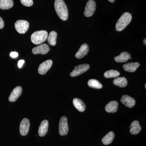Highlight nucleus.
<instances>
[{"label": "nucleus", "instance_id": "obj_13", "mask_svg": "<svg viewBox=\"0 0 146 146\" xmlns=\"http://www.w3.org/2000/svg\"><path fill=\"white\" fill-rule=\"evenodd\" d=\"M89 51V47L86 44L81 45L78 52L76 53L75 57L78 59H81L84 57Z\"/></svg>", "mask_w": 146, "mask_h": 146}, {"label": "nucleus", "instance_id": "obj_4", "mask_svg": "<svg viewBox=\"0 0 146 146\" xmlns=\"http://www.w3.org/2000/svg\"><path fill=\"white\" fill-rule=\"evenodd\" d=\"M29 27V24L28 21L24 20H18L15 24L16 30L20 34H24L27 31Z\"/></svg>", "mask_w": 146, "mask_h": 146}, {"label": "nucleus", "instance_id": "obj_28", "mask_svg": "<svg viewBox=\"0 0 146 146\" xmlns=\"http://www.w3.org/2000/svg\"><path fill=\"white\" fill-rule=\"evenodd\" d=\"M25 60H19L18 62V67L19 68H22L23 65L25 63Z\"/></svg>", "mask_w": 146, "mask_h": 146}, {"label": "nucleus", "instance_id": "obj_24", "mask_svg": "<svg viewBox=\"0 0 146 146\" xmlns=\"http://www.w3.org/2000/svg\"><path fill=\"white\" fill-rule=\"evenodd\" d=\"M88 85L91 88L96 89H101L102 88V85L99 81L96 79H91L88 82Z\"/></svg>", "mask_w": 146, "mask_h": 146}, {"label": "nucleus", "instance_id": "obj_2", "mask_svg": "<svg viewBox=\"0 0 146 146\" xmlns=\"http://www.w3.org/2000/svg\"><path fill=\"white\" fill-rule=\"evenodd\" d=\"M132 19L131 14L125 12L121 16L116 25V29L117 31H121L130 23Z\"/></svg>", "mask_w": 146, "mask_h": 146}, {"label": "nucleus", "instance_id": "obj_27", "mask_svg": "<svg viewBox=\"0 0 146 146\" xmlns=\"http://www.w3.org/2000/svg\"><path fill=\"white\" fill-rule=\"evenodd\" d=\"M10 55L11 57L13 58H15L18 57V52H11Z\"/></svg>", "mask_w": 146, "mask_h": 146}, {"label": "nucleus", "instance_id": "obj_25", "mask_svg": "<svg viewBox=\"0 0 146 146\" xmlns=\"http://www.w3.org/2000/svg\"><path fill=\"white\" fill-rule=\"evenodd\" d=\"M119 75L120 73L115 70H110L106 71L104 74V76L106 78H117Z\"/></svg>", "mask_w": 146, "mask_h": 146}, {"label": "nucleus", "instance_id": "obj_32", "mask_svg": "<svg viewBox=\"0 0 146 146\" xmlns=\"http://www.w3.org/2000/svg\"><path fill=\"white\" fill-rule=\"evenodd\" d=\"M145 89H146V84H145Z\"/></svg>", "mask_w": 146, "mask_h": 146}, {"label": "nucleus", "instance_id": "obj_8", "mask_svg": "<svg viewBox=\"0 0 146 146\" xmlns=\"http://www.w3.org/2000/svg\"><path fill=\"white\" fill-rule=\"evenodd\" d=\"M50 50V48L48 45L44 44L35 47L32 49V53L34 54H46Z\"/></svg>", "mask_w": 146, "mask_h": 146}, {"label": "nucleus", "instance_id": "obj_31", "mask_svg": "<svg viewBox=\"0 0 146 146\" xmlns=\"http://www.w3.org/2000/svg\"><path fill=\"white\" fill-rule=\"evenodd\" d=\"M108 1L110 3H113L115 1V0H108Z\"/></svg>", "mask_w": 146, "mask_h": 146}, {"label": "nucleus", "instance_id": "obj_1", "mask_svg": "<svg viewBox=\"0 0 146 146\" xmlns=\"http://www.w3.org/2000/svg\"><path fill=\"white\" fill-rule=\"evenodd\" d=\"M54 8L58 16L62 21H65L68 18V11L63 0H55Z\"/></svg>", "mask_w": 146, "mask_h": 146}, {"label": "nucleus", "instance_id": "obj_21", "mask_svg": "<svg viewBox=\"0 0 146 146\" xmlns=\"http://www.w3.org/2000/svg\"><path fill=\"white\" fill-rule=\"evenodd\" d=\"M113 83L116 86L121 88L125 87L127 85V80L124 77L115 78L113 80Z\"/></svg>", "mask_w": 146, "mask_h": 146}, {"label": "nucleus", "instance_id": "obj_15", "mask_svg": "<svg viewBox=\"0 0 146 146\" xmlns=\"http://www.w3.org/2000/svg\"><path fill=\"white\" fill-rule=\"evenodd\" d=\"M131 57L130 54L127 52H123L118 56L115 58V60L117 63H124L127 62Z\"/></svg>", "mask_w": 146, "mask_h": 146}, {"label": "nucleus", "instance_id": "obj_26", "mask_svg": "<svg viewBox=\"0 0 146 146\" xmlns=\"http://www.w3.org/2000/svg\"><path fill=\"white\" fill-rule=\"evenodd\" d=\"M21 3L24 6L26 7H31L33 3V0H20Z\"/></svg>", "mask_w": 146, "mask_h": 146}, {"label": "nucleus", "instance_id": "obj_12", "mask_svg": "<svg viewBox=\"0 0 146 146\" xmlns=\"http://www.w3.org/2000/svg\"><path fill=\"white\" fill-rule=\"evenodd\" d=\"M23 89L22 87L20 86H18L14 88L11 93L9 101L10 102H16L19 97L22 94Z\"/></svg>", "mask_w": 146, "mask_h": 146}, {"label": "nucleus", "instance_id": "obj_22", "mask_svg": "<svg viewBox=\"0 0 146 146\" xmlns=\"http://www.w3.org/2000/svg\"><path fill=\"white\" fill-rule=\"evenodd\" d=\"M13 5V0H0V9L6 10L12 8Z\"/></svg>", "mask_w": 146, "mask_h": 146}, {"label": "nucleus", "instance_id": "obj_9", "mask_svg": "<svg viewBox=\"0 0 146 146\" xmlns=\"http://www.w3.org/2000/svg\"><path fill=\"white\" fill-rule=\"evenodd\" d=\"M52 65V61L51 60H48L43 62L39 65L38 72L42 75L45 74L50 69Z\"/></svg>", "mask_w": 146, "mask_h": 146}, {"label": "nucleus", "instance_id": "obj_19", "mask_svg": "<svg viewBox=\"0 0 146 146\" xmlns=\"http://www.w3.org/2000/svg\"><path fill=\"white\" fill-rule=\"evenodd\" d=\"M130 132L132 135H136L140 133L142 129V127L138 121H133L131 124Z\"/></svg>", "mask_w": 146, "mask_h": 146}, {"label": "nucleus", "instance_id": "obj_33", "mask_svg": "<svg viewBox=\"0 0 146 146\" xmlns=\"http://www.w3.org/2000/svg\"><path fill=\"white\" fill-rule=\"evenodd\" d=\"M129 127L130 128H131V126H130Z\"/></svg>", "mask_w": 146, "mask_h": 146}, {"label": "nucleus", "instance_id": "obj_11", "mask_svg": "<svg viewBox=\"0 0 146 146\" xmlns=\"http://www.w3.org/2000/svg\"><path fill=\"white\" fill-rule=\"evenodd\" d=\"M121 101L122 103L129 108H132L136 104V101L128 95H124L121 97Z\"/></svg>", "mask_w": 146, "mask_h": 146}, {"label": "nucleus", "instance_id": "obj_14", "mask_svg": "<svg viewBox=\"0 0 146 146\" xmlns=\"http://www.w3.org/2000/svg\"><path fill=\"white\" fill-rule=\"evenodd\" d=\"M49 123L48 120H43L39 126L38 134L41 137L45 136L48 132Z\"/></svg>", "mask_w": 146, "mask_h": 146}, {"label": "nucleus", "instance_id": "obj_30", "mask_svg": "<svg viewBox=\"0 0 146 146\" xmlns=\"http://www.w3.org/2000/svg\"><path fill=\"white\" fill-rule=\"evenodd\" d=\"M146 38H145V39H144V41H143V43H144V44L145 45V46H146Z\"/></svg>", "mask_w": 146, "mask_h": 146}, {"label": "nucleus", "instance_id": "obj_3", "mask_svg": "<svg viewBox=\"0 0 146 146\" xmlns=\"http://www.w3.org/2000/svg\"><path fill=\"white\" fill-rule=\"evenodd\" d=\"M48 36V32L46 31H39L35 32L32 34L31 39L32 42L35 45L42 44L46 40Z\"/></svg>", "mask_w": 146, "mask_h": 146}, {"label": "nucleus", "instance_id": "obj_29", "mask_svg": "<svg viewBox=\"0 0 146 146\" xmlns=\"http://www.w3.org/2000/svg\"><path fill=\"white\" fill-rule=\"evenodd\" d=\"M4 26V23L2 18L0 17V29H3Z\"/></svg>", "mask_w": 146, "mask_h": 146}, {"label": "nucleus", "instance_id": "obj_20", "mask_svg": "<svg viewBox=\"0 0 146 146\" xmlns=\"http://www.w3.org/2000/svg\"><path fill=\"white\" fill-rule=\"evenodd\" d=\"M115 136V133L113 131H110L102 139L103 144L106 145L111 144L114 140Z\"/></svg>", "mask_w": 146, "mask_h": 146}, {"label": "nucleus", "instance_id": "obj_10", "mask_svg": "<svg viewBox=\"0 0 146 146\" xmlns=\"http://www.w3.org/2000/svg\"><path fill=\"white\" fill-rule=\"evenodd\" d=\"M29 128V121L27 118H24L20 124V131L21 135L23 136L27 135L28 133Z\"/></svg>", "mask_w": 146, "mask_h": 146}, {"label": "nucleus", "instance_id": "obj_5", "mask_svg": "<svg viewBox=\"0 0 146 146\" xmlns=\"http://www.w3.org/2000/svg\"><path fill=\"white\" fill-rule=\"evenodd\" d=\"M90 68V65L88 64L79 65L75 67L74 69L70 74V76L72 77L77 76L85 72Z\"/></svg>", "mask_w": 146, "mask_h": 146}, {"label": "nucleus", "instance_id": "obj_23", "mask_svg": "<svg viewBox=\"0 0 146 146\" xmlns=\"http://www.w3.org/2000/svg\"><path fill=\"white\" fill-rule=\"evenodd\" d=\"M57 34L54 31H52L48 35V42L50 45L52 46H55L56 44V39H57Z\"/></svg>", "mask_w": 146, "mask_h": 146}, {"label": "nucleus", "instance_id": "obj_7", "mask_svg": "<svg viewBox=\"0 0 146 146\" xmlns=\"http://www.w3.org/2000/svg\"><path fill=\"white\" fill-rule=\"evenodd\" d=\"M69 131L68 119L66 117L60 118L59 123V133L60 136H64L68 134Z\"/></svg>", "mask_w": 146, "mask_h": 146}, {"label": "nucleus", "instance_id": "obj_16", "mask_svg": "<svg viewBox=\"0 0 146 146\" xmlns=\"http://www.w3.org/2000/svg\"><path fill=\"white\" fill-rule=\"evenodd\" d=\"M118 103L115 101L108 103L105 106V110L108 113H115L117 111Z\"/></svg>", "mask_w": 146, "mask_h": 146}, {"label": "nucleus", "instance_id": "obj_17", "mask_svg": "<svg viewBox=\"0 0 146 146\" xmlns=\"http://www.w3.org/2000/svg\"><path fill=\"white\" fill-rule=\"evenodd\" d=\"M140 64L138 62L130 63L125 64L123 66L124 70L129 72H133L140 66Z\"/></svg>", "mask_w": 146, "mask_h": 146}, {"label": "nucleus", "instance_id": "obj_6", "mask_svg": "<svg viewBox=\"0 0 146 146\" xmlns=\"http://www.w3.org/2000/svg\"><path fill=\"white\" fill-rule=\"evenodd\" d=\"M96 10V3L94 0H89L86 3L84 11V16L91 17L94 15Z\"/></svg>", "mask_w": 146, "mask_h": 146}, {"label": "nucleus", "instance_id": "obj_18", "mask_svg": "<svg viewBox=\"0 0 146 146\" xmlns=\"http://www.w3.org/2000/svg\"><path fill=\"white\" fill-rule=\"evenodd\" d=\"M73 104L75 108L80 112H83L86 109V105L80 99L77 98L74 99L73 100Z\"/></svg>", "mask_w": 146, "mask_h": 146}]
</instances>
